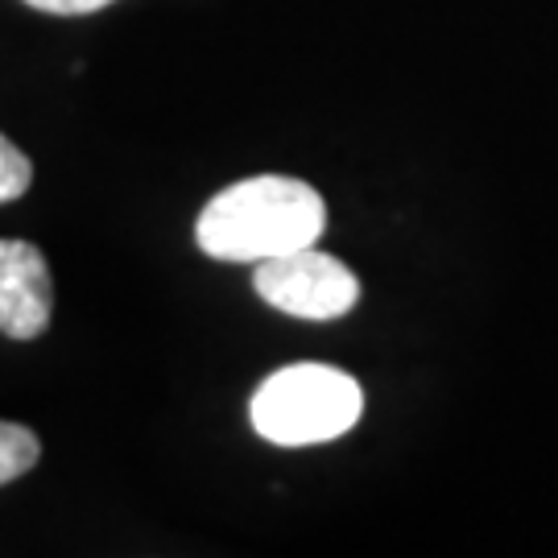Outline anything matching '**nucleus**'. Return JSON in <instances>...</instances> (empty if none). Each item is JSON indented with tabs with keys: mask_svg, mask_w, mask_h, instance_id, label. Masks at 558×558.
<instances>
[{
	"mask_svg": "<svg viewBox=\"0 0 558 558\" xmlns=\"http://www.w3.org/2000/svg\"><path fill=\"white\" fill-rule=\"evenodd\" d=\"M364 414L356 377L331 364H290L253 393V430L274 447H315L348 435Z\"/></svg>",
	"mask_w": 558,
	"mask_h": 558,
	"instance_id": "2",
	"label": "nucleus"
},
{
	"mask_svg": "<svg viewBox=\"0 0 558 558\" xmlns=\"http://www.w3.org/2000/svg\"><path fill=\"white\" fill-rule=\"evenodd\" d=\"M41 456V442L29 426L17 422H0V484H13L17 476H25Z\"/></svg>",
	"mask_w": 558,
	"mask_h": 558,
	"instance_id": "5",
	"label": "nucleus"
},
{
	"mask_svg": "<svg viewBox=\"0 0 558 558\" xmlns=\"http://www.w3.org/2000/svg\"><path fill=\"white\" fill-rule=\"evenodd\" d=\"M253 290L286 315L315 323L343 319L360 302L356 274L331 253H319L315 244L299 248V253H286V257L260 260Z\"/></svg>",
	"mask_w": 558,
	"mask_h": 558,
	"instance_id": "3",
	"label": "nucleus"
},
{
	"mask_svg": "<svg viewBox=\"0 0 558 558\" xmlns=\"http://www.w3.org/2000/svg\"><path fill=\"white\" fill-rule=\"evenodd\" d=\"M29 9H41V13H59V17H80V13H96L112 0H25Z\"/></svg>",
	"mask_w": 558,
	"mask_h": 558,
	"instance_id": "7",
	"label": "nucleus"
},
{
	"mask_svg": "<svg viewBox=\"0 0 558 558\" xmlns=\"http://www.w3.org/2000/svg\"><path fill=\"white\" fill-rule=\"evenodd\" d=\"M54 286L50 265L29 240H0V331L9 339H38L50 327Z\"/></svg>",
	"mask_w": 558,
	"mask_h": 558,
	"instance_id": "4",
	"label": "nucleus"
},
{
	"mask_svg": "<svg viewBox=\"0 0 558 558\" xmlns=\"http://www.w3.org/2000/svg\"><path fill=\"white\" fill-rule=\"evenodd\" d=\"M327 228V203L315 186L286 174L240 179L203 207L195 240L207 257L260 265L311 248Z\"/></svg>",
	"mask_w": 558,
	"mask_h": 558,
	"instance_id": "1",
	"label": "nucleus"
},
{
	"mask_svg": "<svg viewBox=\"0 0 558 558\" xmlns=\"http://www.w3.org/2000/svg\"><path fill=\"white\" fill-rule=\"evenodd\" d=\"M29 182H34V161L0 133V203L21 199L29 191Z\"/></svg>",
	"mask_w": 558,
	"mask_h": 558,
	"instance_id": "6",
	"label": "nucleus"
}]
</instances>
